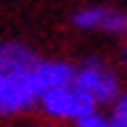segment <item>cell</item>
Returning a JSON list of instances; mask_svg holds the SVG:
<instances>
[{
	"mask_svg": "<svg viewBox=\"0 0 127 127\" xmlns=\"http://www.w3.org/2000/svg\"><path fill=\"white\" fill-rule=\"evenodd\" d=\"M37 85H40V92H52V90H60V87H67L75 82L77 77V70L70 65V62H60V60H40L37 65Z\"/></svg>",
	"mask_w": 127,
	"mask_h": 127,
	"instance_id": "5b68a950",
	"label": "cell"
},
{
	"mask_svg": "<svg viewBox=\"0 0 127 127\" xmlns=\"http://www.w3.org/2000/svg\"><path fill=\"white\" fill-rule=\"evenodd\" d=\"M75 85L95 102H112L115 97H120V80L102 60H87L77 70Z\"/></svg>",
	"mask_w": 127,
	"mask_h": 127,
	"instance_id": "3957f363",
	"label": "cell"
},
{
	"mask_svg": "<svg viewBox=\"0 0 127 127\" xmlns=\"http://www.w3.org/2000/svg\"><path fill=\"white\" fill-rule=\"evenodd\" d=\"M42 110L52 117H60V120H82L87 115L95 112V100L82 92L75 82L67 85V87H60V90H52V92H45L42 100H40Z\"/></svg>",
	"mask_w": 127,
	"mask_h": 127,
	"instance_id": "7a4b0ae2",
	"label": "cell"
},
{
	"mask_svg": "<svg viewBox=\"0 0 127 127\" xmlns=\"http://www.w3.org/2000/svg\"><path fill=\"white\" fill-rule=\"evenodd\" d=\"M40 57L20 42H0V117L28 112L42 100L37 85Z\"/></svg>",
	"mask_w": 127,
	"mask_h": 127,
	"instance_id": "6da1fadb",
	"label": "cell"
},
{
	"mask_svg": "<svg viewBox=\"0 0 127 127\" xmlns=\"http://www.w3.org/2000/svg\"><path fill=\"white\" fill-rule=\"evenodd\" d=\"M75 25L85 30H107V32L127 35V13L112 8H87L75 15Z\"/></svg>",
	"mask_w": 127,
	"mask_h": 127,
	"instance_id": "277c9868",
	"label": "cell"
},
{
	"mask_svg": "<svg viewBox=\"0 0 127 127\" xmlns=\"http://www.w3.org/2000/svg\"><path fill=\"white\" fill-rule=\"evenodd\" d=\"M122 62H125V65H127V45L122 47Z\"/></svg>",
	"mask_w": 127,
	"mask_h": 127,
	"instance_id": "ba28073f",
	"label": "cell"
},
{
	"mask_svg": "<svg viewBox=\"0 0 127 127\" xmlns=\"http://www.w3.org/2000/svg\"><path fill=\"white\" fill-rule=\"evenodd\" d=\"M77 127H112V117H107V115H102V112L95 110L92 115L77 120Z\"/></svg>",
	"mask_w": 127,
	"mask_h": 127,
	"instance_id": "8992f818",
	"label": "cell"
},
{
	"mask_svg": "<svg viewBox=\"0 0 127 127\" xmlns=\"http://www.w3.org/2000/svg\"><path fill=\"white\" fill-rule=\"evenodd\" d=\"M112 120H115V122H127V92L117 100L115 112H112Z\"/></svg>",
	"mask_w": 127,
	"mask_h": 127,
	"instance_id": "52a82bcc",
	"label": "cell"
}]
</instances>
